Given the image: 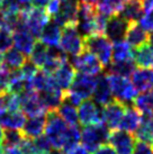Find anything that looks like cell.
<instances>
[{
	"mask_svg": "<svg viewBox=\"0 0 153 154\" xmlns=\"http://www.w3.org/2000/svg\"><path fill=\"white\" fill-rule=\"evenodd\" d=\"M125 38L132 47L139 48L149 42V34L141 27L139 23H130Z\"/></svg>",
	"mask_w": 153,
	"mask_h": 154,
	"instance_id": "cell-21",
	"label": "cell"
},
{
	"mask_svg": "<svg viewBox=\"0 0 153 154\" xmlns=\"http://www.w3.org/2000/svg\"><path fill=\"white\" fill-rule=\"evenodd\" d=\"M111 129L104 124L86 126L81 132V144L89 152H95L98 147L106 144L109 140Z\"/></svg>",
	"mask_w": 153,
	"mask_h": 154,
	"instance_id": "cell-4",
	"label": "cell"
},
{
	"mask_svg": "<svg viewBox=\"0 0 153 154\" xmlns=\"http://www.w3.org/2000/svg\"><path fill=\"white\" fill-rule=\"evenodd\" d=\"M144 6L143 0H131L127 1L122 10V17L130 23H139L141 18L144 16Z\"/></svg>",
	"mask_w": 153,
	"mask_h": 154,
	"instance_id": "cell-24",
	"label": "cell"
},
{
	"mask_svg": "<svg viewBox=\"0 0 153 154\" xmlns=\"http://www.w3.org/2000/svg\"><path fill=\"white\" fill-rule=\"evenodd\" d=\"M94 97V101L100 106H106L108 103H111L114 99H113V92H111L109 82L106 75H100L97 79V85H96V89L92 94Z\"/></svg>",
	"mask_w": 153,
	"mask_h": 154,
	"instance_id": "cell-19",
	"label": "cell"
},
{
	"mask_svg": "<svg viewBox=\"0 0 153 154\" xmlns=\"http://www.w3.org/2000/svg\"><path fill=\"white\" fill-rule=\"evenodd\" d=\"M149 46L151 47L153 50V33H150V35H149Z\"/></svg>",
	"mask_w": 153,
	"mask_h": 154,
	"instance_id": "cell-47",
	"label": "cell"
},
{
	"mask_svg": "<svg viewBox=\"0 0 153 154\" xmlns=\"http://www.w3.org/2000/svg\"><path fill=\"white\" fill-rule=\"evenodd\" d=\"M65 154H90V152L87 149H85L82 145H78L76 147L72 149L69 152H65Z\"/></svg>",
	"mask_w": 153,
	"mask_h": 154,
	"instance_id": "cell-42",
	"label": "cell"
},
{
	"mask_svg": "<svg viewBox=\"0 0 153 154\" xmlns=\"http://www.w3.org/2000/svg\"><path fill=\"white\" fill-rule=\"evenodd\" d=\"M60 48L67 55L76 56L85 51V38L76 25H68L62 28Z\"/></svg>",
	"mask_w": 153,
	"mask_h": 154,
	"instance_id": "cell-6",
	"label": "cell"
},
{
	"mask_svg": "<svg viewBox=\"0 0 153 154\" xmlns=\"http://www.w3.org/2000/svg\"><path fill=\"white\" fill-rule=\"evenodd\" d=\"M76 74V69L73 68L72 65L69 63V61L67 60L52 75H53V79L58 85V87L65 92L70 89Z\"/></svg>",
	"mask_w": 153,
	"mask_h": 154,
	"instance_id": "cell-16",
	"label": "cell"
},
{
	"mask_svg": "<svg viewBox=\"0 0 153 154\" xmlns=\"http://www.w3.org/2000/svg\"><path fill=\"white\" fill-rule=\"evenodd\" d=\"M61 0H51L48 5L46 6V11L50 15V17H54L55 15H58L61 9Z\"/></svg>",
	"mask_w": 153,
	"mask_h": 154,
	"instance_id": "cell-40",
	"label": "cell"
},
{
	"mask_svg": "<svg viewBox=\"0 0 153 154\" xmlns=\"http://www.w3.org/2000/svg\"><path fill=\"white\" fill-rule=\"evenodd\" d=\"M26 115L20 110L10 111L6 112L1 119H0V125L7 129H23L24 125L26 123Z\"/></svg>",
	"mask_w": 153,
	"mask_h": 154,
	"instance_id": "cell-25",
	"label": "cell"
},
{
	"mask_svg": "<svg viewBox=\"0 0 153 154\" xmlns=\"http://www.w3.org/2000/svg\"><path fill=\"white\" fill-rule=\"evenodd\" d=\"M79 123L82 126H92L102 124V109L98 107L91 99L83 100L78 110Z\"/></svg>",
	"mask_w": 153,
	"mask_h": 154,
	"instance_id": "cell-11",
	"label": "cell"
},
{
	"mask_svg": "<svg viewBox=\"0 0 153 154\" xmlns=\"http://www.w3.org/2000/svg\"><path fill=\"white\" fill-rule=\"evenodd\" d=\"M34 145L35 150H36V154L39 153H50L52 150V144L50 140L46 136H42L34 138Z\"/></svg>",
	"mask_w": 153,
	"mask_h": 154,
	"instance_id": "cell-35",
	"label": "cell"
},
{
	"mask_svg": "<svg viewBox=\"0 0 153 154\" xmlns=\"http://www.w3.org/2000/svg\"><path fill=\"white\" fill-rule=\"evenodd\" d=\"M132 85L137 91L146 92L153 90V70L152 69L141 68L136 69L131 75Z\"/></svg>",
	"mask_w": 153,
	"mask_h": 154,
	"instance_id": "cell-18",
	"label": "cell"
},
{
	"mask_svg": "<svg viewBox=\"0 0 153 154\" xmlns=\"http://www.w3.org/2000/svg\"><path fill=\"white\" fill-rule=\"evenodd\" d=\"M58 114H59L62 119L69 124V126H78L79 124V116H78V111H76V107L73 106L71 103L63 101L61 103L58 109Z\"/></svg>",
	"mask_w": 153,
	"mask_h": 154,
	"instance_id": "cell-31",
	"label": "cell"
},
{
	"mask_svg": "<svg viewBox=\"0 0 153 154\" xmlns=\"http://www.w3.org/2000/svg\"><path fill=\"white\" fill-rule=\"evenodd\" d=\"M96 85H97L96 78L79 72L76 74L69 91L78 96L82 100H87L90 99V97H92L96 89Z\"/></svg>",
	"mask_w": 153,
	"mask_h": 154,
	"instance_id": "cell-9",
	"label": "cell"
},
{
	"mask_svg": "<svg viewBox=\"0 0 153 154\" xmlns=\"http://www.w3.org/2000/svg\"><path fill=\"white\" fill-rule=\"evenodd\" d=\"M143 6H144L145 14L153 11V0H143Z\"/></svg>",
	"mask_w": 153,
	"mask_h": 154,
	"instance_id": "cell-44",
	"label": "cell"
},
{
	"mask_svg": "<svg viewBox=\"0 0 153 154\" xmlns=\"http://www.w3.org/2000/svg\"><path fill=\"white\" fill-rule=\"evenodd\" d=\"M81 141V133L80 129L78 128V126H69L67 134H65V138H64V145L62 149V152H69L72 149L76 147L79 142Z\"/></svg>",
	"mask_w": 153,
	"mask_h": 154,
	"instance_id": "cell-33",
	"label": "cell"
},
{
	"mask_svg": "<svg viewBox=\"0 0 153 154\" xmlns=\"http://www.w3.org/2000/svg\"><path fill=\"white\" fill-rule=\"evenodd\" d=\"M126 1H131V0H126Z\"/></svg>",
	"mask_w": 153,
	"mask_h": 154,
	"instance_id": "cell-53",
	"label": "cell"
},
{
	"mask_svg": "<svg viewBox=\"0 0 153 154\" xmlns=\"http://www.w3.org/2000/svg\"><path fill=\"white\" fill-rule=\"evenodd\" d=\"M4 128H2V126L0 125V146H2L1 144H2V140H4Z\"/></svg>",
	"mask_w": 153,
	"mask_h": 154,
	"instance_id": "cell-46",
	"label": "cell"
},
{
	"mask_svg": "<svg viewBox=\"0 0 153 154\" xmlns=\"http://www.w3.org/2000/svg\"><path fill=\"white\" fill-rule=\"evenodd\" d=\"M68 131L67 123L58 114L56 110L47 111L45 136L50 140L54 150L62 151L64 145V138Z\"/></svg>",
	"mask_w": 153,
	"mask_h": 154,
	"instance_id": "cell-2",
	"label": "cell"
},
{
	"mask_svg": "<svg viewBox=\"0 0 153 154\" xmlns=\"http://www.w3.org/2000/svg\"><path fill=\"white\" fill-rule=\"evenodd\" d=\"M14 45L13 32L4 26L0 27V54H4Z\"/></svg>",
	"mask_w": 153,
	"mask_h": 154,
	"instance_id": "cell-34",
	"label": "cell"
},
{
	"mask_svg": "<svg viewBox=\"0 0 153 154\" xmlns=\"http://www.w3.org/2000/svg\"><path fill=\"white\" fill-rule=\"evenodd\" d=\"M25 135L21 131L18 129H7L4 133V140H2V147L5 150L9 149H16L20 147L21 143L25 140Z\"/></svg>",
	"mask_w": 153,
	"mask_h": 154,
	"instance_id": "cell-30",
	"label": "cell"
},
{
	"mask_svg": "<svg viewBox=\"0 0 153 154\" xmlns=\"http://www.w3.org/2000/svg\"><path fill=\"white\" fill-rule=\"evenodd\" d=\"M20 108L28 118L45 115L47 112V109L39 98V94L33 90H25L20 94Z\"/></svg>",
	"mask_w": 153,
	"mask_h": 154,
	"instance_id": "cell-8",
	"label": "cell"
},
{
	"mask_svg": "<svg viewBox=\"0 0 153 154\" xmlns=\"http://www.w3.org/2000/svg\"><path fill=\"white\" fill-rule=\"evenodd\" d=\"M80 0H65L61 4V9L53 20L62 28L68 25H76Z\"/></svg>",
	"mask_w": 153,
	"mask_h": 154,
	"instance_id": "cell-13",
	"label": "cell"
},
{
	"mask_svg": "<svg viewBox=\"0 0 153 154\" xmlns=\"http://www.w3.org/2000/svg\"><path fill=\"white\" fill-rule=\"evenodd\" d=\"M38 68H36L30 61H27L24 66L20 69L21 73H23V77L26 80V82H30L33 78L35 77V74L38 72Z\"/></svg>",
	"mask_w": 153,
	"mask_h": 154,
	"instance_id": "cell-36",
	"label": "cell"
},
{
	"mask_svg": "<svg viewBox=\"0 0 153 154\" xmlns=\"http://www.w3.org/2000/svg\"><path fill=\"white\" fill-rule=\"evenodd\" d=\"M9 73L6 69L0 64V94H4L8 91V79Z\"/></svg>",
	"mask_w": 153,
	"mask_h": 154,
	"instance_id": "cell-39",
	"label": "cell"
},
{
	"mask_svg": "<svg viewBox=\"0 0 153 154\" xmlns=\"http://www.w3.org/2000/svg\"><path fill=\"white\" fill-rule=\"evenodd\" d=\"M1 6H2V0H0V8H1Z\"/></svg>",
	"mask_w": 153,
	"mask_h": 154,
	"instance_id": "cell-50",
	"label": "cell"
},
{
	"mask_svg": "<svg viewBox=\"0 0 153 154\" xmlns=\"http://www.w3.org/2000/svg\"><path fill=\"white\" fill-rule=\"evenodd\" d=\"M20 18L35 38L41 37L44 27L50 22V15L47 14L46 9L38 8L30 5L21 7Z\"/></svg>",
	"mask_w": 153,
	"mask_h": 154,
	"instance_id": "cell-1",
	"label": "cell"
},
{
	"mask_svg": "<svg viewBox=\"0 0 153 154\" xmlns=\"http://www.w3.org/2000/svg\"><path fill=\"white\" fill-rule=\"evenodd\" d=\"M68 61L69 63L76 69V71H79V72L88 74V75H92V77L101 73L105 68L101 64V62L98 60L97 56H95L92 53L86 51V50L79 55L68 59Z\"/></svg>",
	"mask_w": 153,
	"mask_h": 154,
	"instance_id": "cell-7",
	"label": "cell"
},
{
	"mask_svg": "<svg viewBox=\"0 0 153 154\" xmlns=\"http://www.w3.org/2000/svg\"><path fill=\"white\" fill-rule=\"evenodd\" d=\"M150 123H151V127H152V144H153V116L150 117Z\"/></svg>",
	"mask_w": 153,
	"mask_h": 154,
	"instance_id": "cell-49",
	"label": "cell"
},
{
	"mask_svg": "<svg viewBox=\"0 0 153 154\" xmlns=\"http://www.w3.org/2000/svg\"><path fill=\"white\" fill-rule=\"evenodd\" d=\"M130 22L119 15H115L108 18L106 25L105 34L108 38L114 43H118L124 41L126 33H127Z\"/></svg>",
	"mask_w": 153,
	"mask_h": 154,
	"instance_id": "cell-14",
	"label": "cell"
},
{
	"mask_svg": "<svg viewBox=\"0 0 153 154\" xmlns=\"http://www.w3.org/2000/svg\"><path fill=\"white\" fill-rule=\"evenodd\" d=\"M96 5L98 10L108 17L119 15L125 6L124 0H97Z\"/></svg>",
	"mask_w": 153,
	"mask_h": 154,
	"instance_id": "cell-27",
	"label": "cell"
},
{
	"mask_svg": "<svg viewBox=\"0 0 153 154\" xmlns=\"http://www.w3.org/2000/svg\"><path fill=\"white\" fill-rule=\"evenodd\" d=\"M13 39L15 47L26 55H30V52L34 48L35 44H36L35 37L32 35L30 30L27 29V27L24 23L20 24L13 32Z\"/></svg>",
	"mask_w": 153,
	"mask_h": 154,
	"instance_id": "cell-15",
	"label": "cell"
},
{
	"mask_svg": "<svg viewBox=\"0 0 153 154\" xmlns=\"http://www.w3.org/2000/svg\"><path fill=\"white\" fill-rule=\"evenodd\" d=\"M50 1L51 0H32V6L38 7V8H44L48 5Z\"/></svg>",
	"mask_w": 153,
	"mask_h": 154,
	"instance_id": "cell-43",
	"label": "cell"
},
{
	"mask_svg": "<svg viewBox=\"0 0 153 154\" xmlns=\"http://www.w3.org/2000/svg\"><path fill=\"white\" fill-rule=\"evenodd\" d=\"M133 154H153V146L149 142L137 140L134 145Z\"/></svg>",
	"mask_w": 153,
	"mask_h": 154,
	"instance_id": "cell-37",
	"label": "cell"
},
{
	"mask_svg": "<svg viewBox=\"0 0 153 154\" xmlns=\"http://www.w3.org/2000/svg\"><path fill=\"white\" fill-rule=\"evenodd\" d=\"M109 86H111L113 97L124 105L134 103L137 97V90L134 88L132 82L128 81L127 78L119 77L115 74H106Z\"/></svg>",
	"mask_w": 153,
	"mask_h": 154,
	"instance_id": "cell-5",
	"label": "cell"
},
{
	"mask_svg": "<svg viewBox=\"0 0 153 154\" xmlns=\"http://www.w3.org/2000/svg\"><path fill=\"white\" fill-rule=\"evenodd\" d=\"M18 4L23 5V6H26V5H28L30 2H32V0H16Z\"/></svg>",
	"mask_w": 153,
	"mask_h": 154,
	"instance_id": "cell-48",
	"label": "cell"
},
{
	"mask_svg": "<svg viewBox=\"0 0 153 154\" xmlns=\"http://www.w3.org/2000/svg\"><path fill=\"white\" fill-rule=\"evenodd\" d=\"M2 154H24V153L21 152L20 149L16 147V149H9V150H5Z\"/></svg>",
	"mask_w": 153,
	"mask_h": 154,
	"instance_id": "cell-45",
	"label": "cell"
},
{
	"mask_svg": "<svg viewBox=\"0 0 153 154\" xmlns=\"http://www.w3.org/2000/svg\"><path fill=\"white\" fill-rule=\"evenodd\" d=\"M140 26L148 33H153V11L145 14L139 22Z\"/></svg>",
	"mask_w": 153,
	"mask_h": 154,
	"instance_id": "cell-38",
	"label": "cell"
},
{
	"mask_svg": "<svg viewBox=\"0 0 153 154\" xmlns=\"http://www.w3.org/2000/svg\"><path fill=\"white\" fill-rule=\"evenodd\" d=\"M143 119V116L140 111L137 110L134 106H127L126 111L123 116V119L120 122L119 128L126 131L128 133H136V131L139 129L141 123Z\"/></svg>",
	"mask_w": 153,
	"mask_h": 154,
	"instance_id": "cell-22",
	"label": "cell"
},
{
	"mask_svg": "<svg viewBox=\"0 0 153 154\" xmlns=\"http://www.w3.org/2000/svg\"><path fill=\"white\" fill-rule=\"evenodd\" d=\"M135 70V63L133 62V60L113 62L109 64L107 74H115V75H119V77L128 78L132 75Z\"/></svg>",
	"mask_w": 153,
	"mask_h": 154,
	"instance_id": "cell-29",
	"label": "cell"
},
{
	"mask_svg": "<svg viewBox=\"0 0 153 154\" xmlns=\"http://www.w3.org/2000/svg\"><path fill=\"white\" fill-rule=\"evenodd\" d=\"M0 27H1V20H0Z\"/></svg>",
	"mask_w": 153,
	"mask_h": 154,
	"instance_id": "cell-52",
	"label": "cell"
},
{
	"mask_svg": "<svg viewBox=\"0 0 153 154\" xmlns=\"http://www.w3.org/2000/svg\"><path fill=\"white\" fill-rule=\"evenodd\" d=\"M94 154H117L116 153V151L114 150V147L111 145V144H104L101 145L100 147H98L97 150L95 151Z\"/></svg>",
	"mask_w": 153,
	"mask_h": 154,
	"instance_id": "cell-41",
	"label": "cell"
},
{
	"mask_svg": "<svg viewBox=\"0 0 153 154\" xmlns=\"http://www.w3.org/2000/svg\"><path fill=\"white\" fill-rule=\"evenodd\" d=\"M134 59V51H132V46L125 42H118L114 43L113 46V62H122V61H128Z\"/></svg>",
	"mask_w": 153,
	"mask_h": 154,
	"instance_id": "cell-28",
	"label": "cell"
},
{
	"mask_svg": "<svg viewBox=\"0 0 153 154\" xmlns=\"http://www.w3.org/2000/svg\"><path fill=\"white\" fill-rule=\"evenodd\" d=\"M27 62V56L17 48H10L1 56V63L8 72L20 70Z\"/></svg>",
	"mask_w": 153,
	"mask_h": 154,
	"instance_id": "cell-17",
	"label": "cell"
},
{
	"mask_svg": "<svg viewBox=\"0 0 153 154\" xmlns=\"http://www.w3.org/2000/svg\"><path fill=\"white\" fill-rule=\"evenodd\" d=\"M47 55H48V46H46L39 41V42H36L33 51L30 52V61L36 68L42 70L47 60Z\"/></svg>",
	"mask_w": 153,
	"mask_h": 154,
	"instance_id": "cell-32",
	"label": "cell"
},
{
	"mask_svg": "<svg viewBox=\"0 0 153 154\" xmlns=\"http://www.w3.org/2000/svg\"><path fill=\"white\" fill-rule=\"evenodd\" d=\"M85 38V50L97 56L104 66H108L111 63L113 46L111 41L104 35H92Z\"/></svg>",
	"mask_w": 153,
	"mask_h": 154,
	"instance_id": "cell-3",
	"label": "cell"
},
{
	"mask_svg": "<svg viewBox=\"0 0 153 154\" xmlns=\"http://www.w3.org/2000/svg\"><path fill=\"white\" fill-rule=\"evenodd\" d=\"M133 105L142 115L153 116V90L137 96Z\"/></svg>",
	"mask_w": 153,
	"mask_h": 154,
	"instance_id": "cell-26",
	"label": "cell"
},
{
	"mask_svg": "<svg viewBox=\"0 0 153 154\" xmlns=\"http://www.w3.org/2000/svg\"><path fill=\"white\" fill-rule=\"evenodd\" d=\"M126 108H127L126 105L114 99L111 103L104 106L102 108V124L107 126L111 131L119 128Z\"/></svg>",
	"mask_w": 153,
	"mask_h": 154,
	"instance_id": "cell-10",
	"label": "cell"
},
{
	"mask_svg": "<svg viewBox=\"0 0 153 154\" xmlns=\"http://www.w3.org/2000/svg\"><path fill=\"white\" fill-rule=\"evenodd\" d=\"M39 154H50V153H39Z\"/></svg>",
	"mask_w": 153,
	"mask_h": 154,
	"instance_id": "cell-51",
	"label": "cell"
},
{
	"mask_svg": "<svg viewBox=\"0 0 153 154\" xmlns=\"http://www.w3.org/2000/svg\"><path fill=\"white\" fill-rule=\"evenodd\" d=\"M62 36V27L54 20H50L41 34V42L48 47H58Z\"/></svg>",
	"mask_w": 153,
	"mask_h": 154,
	"instance_id": "cell-23",
	"label": "cell"
},
{
	"mask_svg": "<svg viewBox=\"0 0 153 154\" xmlns=\"http://www.w3.org/2000/svg\"><path fill=\"white\" fill-rule=\"evenodd\" d=\"M108 144L114 147L117 154H133L135 137L132 135V133L123 129H115L111 132Z\"/></svg>",
	"mask_w": 153,
	"mask_h": 154,
	"instance_id": "cell-12",
	"label": "cell"
},
{
	"mask_svg": "<svg viewBox=\"0 0 153 154\" xmlns=\"http://www.w3.org/2000/svg\"><path fill=\"white\" fill-rule=\"evenodd\" d=\"M46 127V115L36 116V117H30L26 120L21 132L28 138H37L42 136L43 133L45 132Z\"/></svg>",
	"mask_w": 153,
	"mask_h": 154,
	"instance_id": "cell-20",
	"label": "cell"
}]
</instances>
